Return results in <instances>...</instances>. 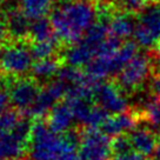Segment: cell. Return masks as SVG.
I'll list each match as a JSON object with an SVG mask.
<instances>
[{
    "mask_svg": "<svg viewBox=\"0 0 160 160\" xmlns=\"http://www.w3.org/2000/svg\"><path fill=\"white\" fill-rule=\"evenodd\" d=\"M138 17L124 12H117L111 18L108 28L110 35L117 39H127L132 34H134V31L138 25Z\"/></svg>",
    "mask_w": 160,
    "mask_h": 160,
    "instance_id": "4fadbf2b",
    "label": "cell"
},
{
    "mask_svg": "<svg viewBox=\"0 0 160 160\" xmlns=\"http://www.w3.org/2000/svg\"><path fill=\"white\" fill-rule=\"evenodd\" d=\"M146 157L142 154H140L138 152H131V153H127V154H121V155H114L112 160H144Z\"/></svg>",
    "mask_w": 160,
    "mask_h": 160,
    "instance_id": "cb8c5ba5",
    "label": "cell"
},
{
    "mask_svg": "<svg viewBox=\"0 0 160 160\" xmlns=\"http://www.w3.org/2000/svg\"><path fill=\"white\" fill-rule=\"evenodd\" d=\"M80 135L74 132L64 134L51 130L44 122L31 126L28 150L33 160H54L71 148H78Z\"/></svg>",
    "mask_w": 160,
    "mask_h": 160,
    "instance_id": "7a4b0ae2",
    "label": "cell"
},
{
    "mask_svg": "<svg viewBox=\"0 0 160 160\" xmlns=\"http://www.w3.org/2000/svg\"><path fill=\"white\" fill-rule=\"evenodd\" d=\"M153 160H160V138H159V142H158V146H157V150L154 152V157H153Z\"/></svg>",
    "mask_w": 160,
    "mask_h": 160,
    "instance_id": "4316f807",
    "label": "cell"
},
{
    "mask_svg": "<svg viewBox=\"0 0 160 160\" xmlns=\"http://www.w3.org/2000/svg\"><path fill=\"white\" fill-rule=\"evenodd\" d=\"M159 30H160V22H159Z\"/></svg>",
    "mask_w": 160,
    "mask_h": 160,
    "instance_id": "f546056e",
    "label": "cell"
},
{
    "mask_svg": "<svg viewBox=\"0 0 160 160\" xmlns=\"http://www.w3.org/2000/svg\"><path fill=\"white\" fill-rule=\"evenodd\" d=\"M80 160H112V140L97 128H86L80 134Z\"/></svg>",
    "mask_w": 160,
    "mask_h": 160,
    "instance_id": "5b68a950",
    "label": "cell"
},
{
    "mask_svg": "<svg viewBox=\"0 0 160 160\" xmlns=\"http://www.w3.org/2000/svg\"><path fill=\"white\" fill-rule=\"evenodd\" d=\"M54 0H19V10L31 21L45 18L53 7Z\"/></svg>",
    "mask_w": 160,
    "mask_h": 160,
    "instance_id": "2e32d148",
    "label": "cell"
},
{
    "mask_svg": "<svg viewBox=\"0 0 160 160\" xmlns=\"http://www.w3.org/2000/svg\"><path fill=\"white\" fill-rule=\"evenodd\" d=\"M33 55L31 48L17 40L0 47V72L10 77H22L32 70Z\"/></svg>",
    "mask_w": 160,
    "mask_h": 160,
    "instance_id": "277c9868",
    "label": "cell"
},
{
    "mask_svg": "<svg viewBox=\"0 0 160 160\" xmlns=\"http://www.w3.org/2000/svg\"><path fill=\"white\" fill-rule=\"evenodd\" d=\"M59 61L54 58L40 59L33 62L32 66V75L38 81H51L55 75H58L60 71Z\"/></svg>",
    "mask_w": 160,
    "mask_h": 160,
    "instance_id": "ac0fdd59",
    "label": "cell"
},
{
    "mask_svg": "<svg viewBox=\"0 0 160 160\" xmlns=\"http://www.w3.org/2000/svg\"><path fill=\"white\" fill-rule=\"evenodd\" d=\"M64 58L67 65L80 68L88 65L95 58V53L87 44L80 40L75 44H72V46L66 50Z\"/></svg>",
    "mask_w": 160,
    "mask_h": 160,
    "instance_id": "5bb4252c",
    "label": "cell"
},
{
    "mask_svg": "<svg viewBox=\"0 0 160 160\" xmlns=\"http://www.w3.org/2000/svg\"><path fill=\"white\" fill-rule=\"evenodd\" d=\"M148 90L152 95L160 97V74H152L148 80Z\"/></svg>",
    "mask_w": 160,
    "mask_h": 160,
    "instance_id": "603a6c76",
    "label": "cell"
},
{
    "mask_svg": "<svg viewBox=\"0 0 160 160\" xmlns=\"http://www.w3.org/2000/svg\"><path fill=\"white\" fill-rule=\"evenodd\" d=\"M10 104V98H8V93H6L4 91L0 90V115L4 112L7 111V106Z\"/></svg>",
    "mask_w": 160,
    "mask_h": 160,
    "instance_id": "d4e9b609",
    "label": "cell"
},
{
    "mask_svg": "<svg viewBox=\"0 0 160 160\" xmlns=\"http://www.w3.org/2000/svg\"><path fill=\"white\" fill-rule=\"evenodd\" d=\"M28 37L33 40V42L58 40V38H57V35L54 33V30L52 27V24H51V20H47L45 18L33 20L31 22Z\"/></svg>",
    "mask_w": 160,
    "mask_h": 160,
    "instance_id": "d6986e66",
    "label": "cell"
},
{
    "mask_svg": "<svg viewBox=\"0 0 160 160\" xmlns=\"http://www.w3.org/2000/svg\"><path fill=\"white\" fill-rule=\"evenodd\" d=\"M140 108L142 122L148 124L154 130H160V97L151 95L141 104L137 105Z\"/></svg>",
    "mask_w": 160,
    "mask_h": 160,
    "instance_id": "e0dca14e",
    "label": "cell"
},
{
    "mask_svg": "<svg viewBox=\"0 0 160 160\" xmlns=\"http://www.w3.org/2000/svg\"><path fill=\"white\" fill-rule=\"evenodd\" d=\"M31 127L25 120L12 132L0 134V160H18L28 150Z\"/></svg>",
    "mask_w": 160,
    "mask_h": 160,
    "instance_id": "52a82bcc",
    "label": "cell"
},
{
    "mask_svg": "<svg viewBox=\"0 0 160 160\" xmlns=\"http://www.w3.org/2000/svg\"><path fill=\"white\" fill-rule=\"evenodd\" d=\"M68 90V85L61 79L51 80L48 84L39 92L33 106L27 112L30 117L41 118L48 114L50 111L57 105V101L65 97Z\"/></svg>",
    "mask_w": 160,
    "mask_h": 160,
    "instance_id": "ba28073f",
    "label": "cell"
},
{
    "mask_svg": "<svg viewBox=\"0 0 160 160\" xmlns=\"http://www.w3.org/2000/svg\"><path fill=\"white\" fill-rule=\"evenodd\" d=\"M18 160H33V159L31 158V159H18Z\"/></svg>",
    "mask_w": 160,
    "mask_h": 160,
    "instance_id": "f1b7e54d",
    "label": "cell"
},
{
    "mask_svg": "<svg viewBox=\"0 0 160 160\" xmlns=\"http://www.w3.org/2000/svg\"><path fill=\"white\" fill-rule=\"evenodd\" d=\"M128 135H130L133 150L140 154L147 157V155L153 154L157 150L160 138V131L150 128V127H140L128 132Z\"/></svg>",
    "mask_w": 160,
    "mask_h": 160,
    "instance_id": "8fae6325",
    "label": "cell"
},
{
    "mask_svg": "<svg viewBox=\"0 0 160 160\" xmlns=\"http://www.w3.org/2000/svg\"><path fill=\"white\" fill-rule=\"evenodd\" d=\"M112 151H113V157L114 155L127 154V153H131V152L134 151L128 133H124V134L113 137V139H112Z\"/></svg>",
    "mask_w": 160,
    "mask_h": 160,
    "instance_id": "7402d4cb",
    "label": "cell"
},
{
    "mask_svg": "<svg viewBox=\"0 0 160 160\" xmlns=\"http://www.w3.org/2000/svg\"><path fill=\"white\" fill-rule=\"evenodd\" d=\"M8 35V31H7V26L6 22L0 19V47L6 44V38Z\"/></svg>",
    "mask_w": 160,
    "mask_h": 160,
    "instance_id": "484cf974",
    "label": "cell"
},
{
    "mask_svg": "<svg viewBox=\"0 0 160 160\" xmlns=\"http://www.w3.org/2000/svg\"><path fill=\"white\" fill-rule=\"evenodd\" d=\"M126 97L127 94L118 85L115 79L97 82L93 88V101L107 113L112 114L121 113L130 108Z\"/></svg>",
    "mask_w": 160,
    "mask_h": 160,
    "instance_id": "8992f818",
    "label": "cell"
},
{
    "mask_svg": "<svg viewBox=\"0 0 160 160\" xmlns=\"http://www.w3.org/2000/svg\"><path fill=\"white\" fill-rule=\"evenodd\" d=\"M75 120V115L72 106L66 100L65 102H60L50 111L48 118H47V125L51 130L57 133L64 134L70 132L73 122Z\"/></svg>",
    "mask_w": 160,
    "mask_h": 160,
    "instance_id": "7c38bea8",
    "label": "cell"
},
{
    "mask_svg": "<svg viewBox=\"0 0 160 160\" xmlns=\"http://www.w3.org/2000/svg\"><path fill=\"white\" fill-rule=\"evenodd\" d=\"M97 17V6L91 0H66L53 11L50 20L58 40L72 45L82 39Z\"/></svg>",
    "mask_w": 160,
    "mask_h": 160,
    "instance_id": "6da1fadb",
    "label": "cell"
},
{
    "mask_svg": "<svg viewBox=\"0 0 160 160\" xmlns=\"http://www.w3.org/2000/svg\"><path fill=\"white\" fill-rule=\"evenodd\" d=\"M152 75L148 54H138L126 64L114 79L127 95L140 93Z\"/></svg>",
    "mask_w": 160,
    "mask_h": 160,
    "instance_id": "3957f363",
    "label": "cell"
},
{
    "mask_svg": "<svg viewBox=\"0 0 160 160\" xmlns=\"http://www.w3.org/2000/svg\"><path fill=\"white\" fill-rule=\"evenodd\" d=\"M148 5H159L160 4V0H146Z\"/></svg>",
    "mask_w": 160,
    "mask_h": 160,
    "instance_id": "83f0119b",
    "label": "cell"
},
{
    "mask_svg": "<svg viewBox=\"0 0 160 160\" xmlns=\"http://www.w3.org/2000/svg\"><path fill=\"white\" fill-rule=\"evenodd\" d=\"M140 124H144L141 112L138 106H134L130 107L125 112L108 117L104 125L101 126V128L108 137H117L119 134L128 133Z\"/></svg>",
    "mask_w": 160,
    "mask_h": 160,
    "instance_id": "30bf717a",
    "label": "cell"
},
{
    "mask_svg": "<svg viewBox=\"0 0 160 160\" xmlns=\"http://www.w3.org/2000/svg\"><path fill=\"white\" fill-rule=\"evenodd\" d=\"M5 22L7 26L8 35L13 39L22 40L30 34V19H27L20 10L10 11L6 17Z\"/></svg>",
    "mask_w": 160,
    "mask_h": 160,
    "instance_id": "9a60e30c",
    "label": "cell"
},
{
    "mask_svg": "<svg viewBox=\"0 0 160 160\" xmlns=\"http://www.w3.org/2000/svg\"><path fill=\"white\" fill-rule=\"evenodd\" d=\"M55 51H57V40L37 41V42H33L31 47L32 55L37 60L53 58Z\"/></svg>",
    "mask_w": 160,
    "mask_h": 160,
    "instance_id": "ffe728a7",
    "label": "cell"
},
{
    "mask_svg": "<svg viewBox=\"0 0 160 160\" xmlns=\"http://www.w3.org/2000/svg\"><path fill=\"white\" fill-rule=\"evenodd\" d=\"M24 119L17 111H6L0 115V134L8 133L18 128Z\"/></svg>",
    "mask_w": 160,
    "mask_h": 160,
    "instance_id": "44dd1931",
    "label": "cell"
},
{
    "mask_svg": "<svg viewBox=\"0 0 160 160\" xmlns=\"http://www.w3.org/2000/svg\"><path fill=\"white\" fill-rule=\"evenodd\" d=\"M39 87L34 79L19 78L14 80L8 88L10 104L19 112H28L39 94Z\"/></svg>",
    "mask_w": 160,
    "mask_h": 160,
    "instance_id": "9c48e42d",
    "label": "cell"
}]
</instances>
